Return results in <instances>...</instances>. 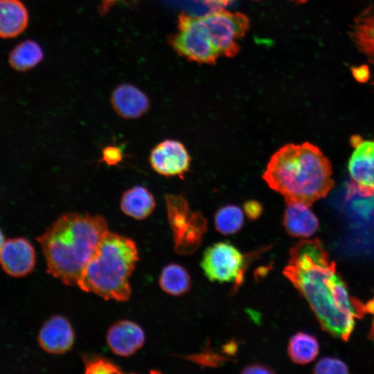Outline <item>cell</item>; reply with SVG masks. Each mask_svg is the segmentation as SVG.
<instances>
[{
    "label": "cell",
    "instance_id": "obj_7",
    "mask_svg": "<svg viewBox=\"0 0 374 374\" xmlns=\"http://www.w3.org/2000/svg\"><path fill=\"white\" fill-rule=\"evenodd\" d=\"M247 259L233 244L218 242L207 247L200 262L204 275L212 282H235L238 287L243 279Z\"/></svg>",
    "mask_w": 374,
    "mask_h": 374
},
{
    "label": "cell",
    "instance_id": "obj_29",
    "mask_svg": "<svg viewBox=\"0 0 374 374\" xmlns=\"http://www.w3.org/2000/svg\"><path fill=\"white\" fill-rule=\"evenodd\" d=\"M222 352L229 355H233L235 354V352L238 348L236 342L229 341L226 343L224 346H222Z\"/></svg>",
    "mask_w": 374,
    "mask_h": 374
},
{
    "label": "cell",
    "instance_id": "obj_3",
    "mask_svg": "<svg viewBox=\"0 0 374 374\" xmlns=\"http://www.w3.org/2000/svg\"><path fill=\"white\" fill-rule=\"evenodd\" d=\"M328 159L315 145L305 142L288 143L271 157L262 179L280 194L286 202L311 206L333 187Z\"/></svg>",
    "mask_w": 374,
    "mask_h": 374
},
{
    "label": "cell",
    "instance_id": "obj_31",
    "mask_svg": "<svg viewBox=\"0 0 374 374\" xmlns=\"http://www.w3.org/2000/svg\"><path fill=\"white\" fill-rule=\"evenodd\" d=\"M5 242L4 235L3 233L1 231V229H0V250Z\"/></svg>",
    "mask_w": 374,
    "mask_h": 374
},
{
    "label": "cell",
    "instance_id": "obj_9",
    "mask_svg": "<svg viewBox=\"0 0 374 374\" xmlns=\"http://www.w3.org/2000/svg\"><path fill=\"white\" fill-rule=\"evenodd\" d=\"M190 157L179 141L166 139L159 143L150 152L149 162L152 168L165 177L181 176L188 170Z\"/></svg>",
    "mask_w": 374,
    "mask_h": 374
},
{
    "label": "cell",
    "instance_id": "obj_21",
    "mask_svg": "<svg viewBox=\"0 0 374 374\" xmlns=\"http://www.w3.org/2000/svg\"><path fill=\"white\" fill-rule=\"evenodd\" d=\"M216 230L228 235L238 232L244 224L242 210L238 206L227 204L217 209L214 216Z\"/></svg>",
    "mask_w": 374,
    "mask_h": 374
},
{
    "label": "cell",
    "instance_id": "obj_10",
    "mask_svg": "<svg viewBox=\"0 0 374 374\" xmlns=\"http://www.w3.org/2000/svg\"><path fill=\"white\" fill-rule=\"evenodd\" d=\"M33 244L24 238L5 240L0 250V265L9 276L24 277L33 271L35 265Z\"/></svg>",
    "mask_w": 374,
    "mask_h": 374
},
{
    "label": "cell",
    "instance_id": "obj_30",
    "mask_svg": "<svg viewBox=\"0 0 374 374\" xmlns=\"http://www.w3.org/2000/svg\"><path fill=\"white\" fill-rule=\"evenodd\" d=\"M209 3H213L218 6H226L233 0H202Z\"/></svg>",
    "mask_w": 374,
    "mask_h": 374
},
{
    "label": "cell",
    "instance_id": "obj_8",
    "mask_svg": "<svg viewBox=\"0 0 374 374\" xmlns=\"http://www.w3.org/2000/svg\"><path fill=\"white\" fill-rule=\"evenodd\" d=\"M355 150L349 162L348 170L352 179L348 193H357L362 197L374 195V141H363L358 136L351 138Z\"/></svg>",
    "mask_w": 374,
    "mask_h": 374
},
{
    "label": "cell",
    "instance_id": "obj_14",
    "mask_svg": "<svg viewBox=\"0 0 374 374\" xmlns=\"http://www.w3.org/2000/svg\"><path fill=\"white\" fill-rule=\"evenodd\" d=\"M286 203L283 217L286 232L295 238H309L314 234L319 224L309 206L297 202Z\"/></svg>",
    "mask_w": 374,
    "mask_h": 374
},
{
    "label": "cell",
    "instance_id": "obj_32",
    "mask_svg": "<svg viewBox=\"0 0 374 374\" xmlns=\"http://www.w3.org/2000/svg\"><path fill=\"white\" fill-rule=\"evenodd\" d=\"M298 1H303V0H298Z\"/></svg>",
    "mask_w": 374,
    "mask_h": 374
},
{
    "label": "cell",
    "instance_id": "obj_20",
    "mask_svg": "<svg viewBox=\"0 0 374 374\" xmlns=\"http://www.w3.org/2000/svg\"><path fill=\"white\" fill-rule=\"evenodd\" d=\"M319 345L317 339L310 334L299 332L289 341L287 354L291 360L299 364H307L318 355Z\"/></svg>",
    "mask_w": 374,
    "mask_h": 374
},
{
    "label": "cell",
    "instance_id": "obj_1",
    "mask_svg": "<svg viewBox=\"0 0 374 374\" xmlns=\"http://www.w3.org/2000/svg\"><path fill=\"white\" fill-rule=\"evenodd\" d=\"M283 274L306 299L323 330L348 341L355 318L366 307L350 297L321 241L302 240L290 248Z\"/></svg>",
    "mask_w": 374,
    "mask_h": 374
},
{
    "label": "cell",
    "instance_id": "obj_17",
    "mask_svg": "<svg viewBox=\"0 0 374 374\" xmlns=\"http://www.w3.org/2000/svg\"><path fill=\"white\" fill-rule=\"evenodd\" d=\"M156 206V201L151 192L141 186H134L121 196L120 208L126 215L136 220H143L150 216Z\"/></svg>",
    "mask_w": 374,
    "mask_h": 374
},
{
    "label": "cell",
    "instance_id": "obj_28",
    "mask_svg": "<svg viewBox=\"0 0 374 374\" xmlns=\"http://www.w3.org/2000/svg\"><path fill=\"white\" fill-rule=\"evenodd\" d=\"M352 73L355 80L360 82H366L370 76L368 68L364 65L353 67Z\"/></svg>",
    "mask_w": 374,
    "mask_h": 374
},
{
    "label": "cell",
    "instance_id": "obj_4",
    "mask_svg": "<svg viewBox=\"0 0 374 374\" xmlns=\"http://www.w3.org/2000/svg\"><path fill=\"white\" fill-rule=\"evenodd\" d=\"M247 25L244 16L224 10L198 17L182 15L172 45L186 58L211 62L235 50Z\"/></svg>",
    "mask_w": 374,
    "mask_h": 374
},
{
    "label": "cell",
    "instance_id": "obj_16",
    "mask_svg": "<svg viewBox=\"0 0 374 374\" xmlns=\"http://www.w3.org/2000/svg\"><path fill=\"white\" fill-rule=\"evenodd\" d=\"M350 35L358 51L374 65V3L355 19Z\"/></svg>",
    "mask_w": 374,
    "mask_h": 374
},
{
    "label": "cell",
    "instance_id": "obj_13",
    "mask_svg": "<svg viewBox=\"0 0 374 374\" xmlns=\"http://www.w3.org/2000/svg\"><path fill=\"white\" fill-rule=\"evenodd\" d=\"M111 104L115 112L125 119H136L150 108L148 96L139 88L123 84L118 86L111 96Z\"/></svg>",
    "mask_w": 374,
    "mask_h": 374
},
{
    "label": "cell",
    "instance_id": "obj_18",
    "mask_svg": "<svg viewBox=\"0 0 374 374\" xmlns=\"http://www.w3.org/2000/svg\"><path fill=\"white\" fill-rule=\"evenodd\" d=\"M44 53L39 44L26 39L16 45L10 52L8 62L18 71H27L37 65L43 59Z\"/></svg>",
    "mask_w": 374,
    "mask_h": 374
},
{
    "label": "cell",
    "instance_id": "obj_6",
    "mask_svg": "<svg viewBox=\"0 0 374 374\" xmlns=\"http://www.w3.org/2000/svg\"><path fill=\"white\" fill-rule=\"evenodd\" d=\"M168 220L173 232L175 250L182 255L195 252L207 231V221L199 211H190L181 196L166 197Z\"/></svg>",
    "mask_w": 374,
    "mask_h": 374
},
{
    "label": "cell",
    "instance_id": "obj_5",
    "mask_svg": "<svg viewBox=\"0 0 374 374\" xmlns=\"http://www.w3.org/2000/svg\"><path fill=\"white\" fill-rule=\"evenodd\" d=\"M138 260L134 240L108 231L84 267L77 286L106 300L126 301L132 293L129 278Z\"/></svg>",
    "mask_w": 374,
    "mask_h": 374
},
{
    "label": "cell",
    "instance_id": "obj_25",
    "mask_svg": "<svg viewBox=\"0 0 374 374\" xmlns=\"http://www.w3.org/2000/svg\"><path fill=\"white\" fill-rule=\"evenodd\" d=\"M123 159L121 149L116 145H107L103 149L101 161L108 166H116Z\"/></svg>",
    "mask_w": 374,
    "mask_h": 374
},
{
    "label": "cell",
    "instance_id": "obj_2",
    "mask_svg": "<svg viewBox=\"0 0 374 374\" xmlns=\"http://www.w3.org/2000/svg\"><path fill=\"white\" fill-rule=\"evenodd\" d=\"M108 231L107 221L99 215L71 213L60 216L37 238L47 272L66 285H77L84 267Z\"/></svg>",
    "mask_w": 374,
    "mask_h": 374
},
{
    "label": "cell",
    "instance_id": "obj_26",
    "mask_svg": "<svg viewBox=\"0 0 374 374\" xmlns=\"http://www.w3.org/2000/svg\"><path fill=\"white\" fill-rule=\"evenodd\" d=\"M243 210L247 217L251 220H257L262 213V206L256 200L251 199L245 202Z\"/></svg>",
    "mask_w": 374,
    "mask_h": 374
},
{
    "label": "cell",
    "instance_id": "obj_23",
    "mask_svg": "<svg viewBox=\"0 0 374 374\" xmlns=\"http://www.w3.org/2000/svg\"><path fill=\"white\" fill-rule=\"evenodd\" d=\"M185 358L202 367H219L230 360L228 357L211 350L208 346L199 353L187 355Z\"/></svg>",
    "mask_w": 374,
    "mask_h": 374
},
{
    "label": "cell",
    "instance_id": "obj_15",
    "mask_svg": "<svg viewBox=\"0 0 374 374\" xmlns=\"http://www.w3.org/2000/svg\"><path fill=\"white\" fill-rule=\"evenodd\" d=\"M28 12L19 0H0V37L14 38L28 24Z\"/></svg>",
    "mask_w": 374,
    "mask_h": 374
},
{
    "label": "cell",
    "instance_id": "obj_27",
    "mask_svg": "<svg viewBox=\"0 0 374 374\" xmlns=\"http://www.w3.org/2000/svg\"><path fill=\"white\" fill-rule=\"evenodd\" d=\"M275 373V371L269 366L259 363H251L244 366L241 371L243 374L253 373H267L271 374Z\"/></svg>",
    "mask_w": 374,
    "mask_h": 374
},
{
    "label": "cell",
    "instance_id": "obj_19",
    "mask_svg": "<svg viewBox=\"0 0 374 374\" xmlns=\"http://www.w3.org/2000/svg\"><path fill=\"white\" fill-rule=\"evenodd\" d=\"M159 284L163 291L172 296H181L189 291L190 277L187 270L177 263L165 266L159 276Z\"/></svg>",
    "mask_w": 374,
    "mask_h": 374
},
{
    "label": "cell",
    "instance_id": "obj_22",
    "mask_svg": "<svg viewBox=\"0 0 374 374\" xmlns=\"http://www.w3.org/2000/svg\"><path fill=\"white\" fill-rule=\"evenodd\" d=\"M84 373H123L121 368L109 359L99 355L83 357Z\"/></svg>",
    "mask_w": 374,
    "mask_h": 374
},
{
    "label": "cell",
    "instance_id": "obj_24",
    "mask_svg": "<svg viewBox=\"0 0 374 374\" xmlns=\"http://www.w3.org/2000/svg\"><path fill=\"white\" fill-rule=\"evenodd\" d=\"M314 373H348L347 365L337 358L324 357L321 359L314 366Z\"/></svg>",
    "mask_w": 374,
    "mask_h": 374
},
{
    "label": "cell",
    "instance_id": "obj_11",
    "mask_svg": "<svg viewBox=\"0 0 374 374\" xmlns=\"http://www.w3.org/2000/svg\"><path fill=\"white\" fill-rule=\"evenodd\" d=\"M37 339L44 351L60 355L71 349L75 341V333L71 323L66 317L54 315L44 323Z\"/></svg>",
    "mask_w": 374,
    "mask_h": 374
},
{
    "label": "cell",
    "instance_id": "obj_12",
    "mask_svg": "<svg viewBox=\"0 0 374 374\" xmlns=\"http://www.w3.org/2000/svg\"><path fill=\"white\" fill-rule=\"evenodd\" d=\"M106 341L112 353L128 357L143 347L145 336L139 324L125 319L117 321L109 328Z\"/></svg>",
    "mask_w": 374,
    "mask_h": 374
}]
</instances>
